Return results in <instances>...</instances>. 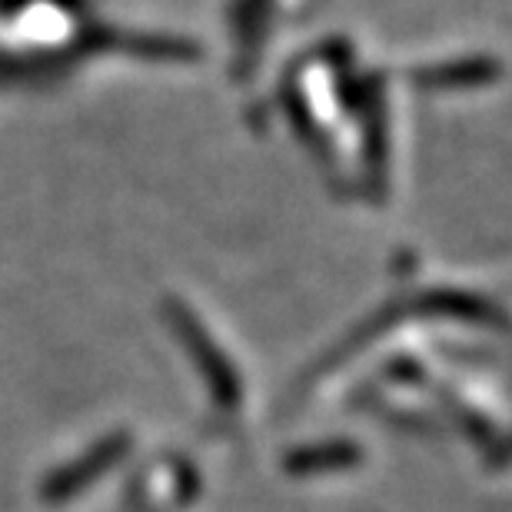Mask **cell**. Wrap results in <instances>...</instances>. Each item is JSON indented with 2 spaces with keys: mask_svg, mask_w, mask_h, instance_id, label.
I'll list each match as a JSON object with an SVG mask.
<instances>
[{
  "mask_svg": "<svg viewBox=\"0 0 512 512\" xmlns=\"http://www.w3.org/2000/svg\"><path fill=\"white\" fill-rule=\"evenodd\" d=\"M124 449H127L124 436L100 439V443L90 446L80 459L60 466L54 476H47L44 479V493H40V496H44L47 503H67V499H74L77 493H84L90 483H97V479L104 476L120 456H124Z\"/></svg>",
  "mask_w": 512,
  "mask_h": 512,
  "instance_id": "6da1fadb",
  "label": "cell"
}]
</instances>
